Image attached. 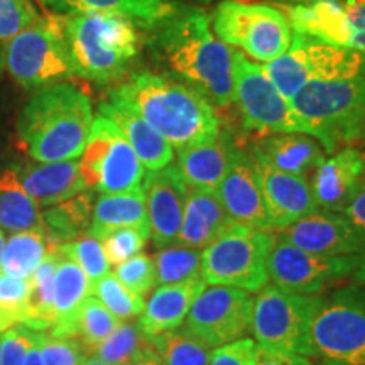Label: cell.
I'll return each mask as SVG.
<instances>
[{
  "label": "cell",
  "instance_id": "cell-35",
  "mask_svg": "<svg viewBox=\"0 0 365 365\" xmlns=\"http://www.w3.org/2000/svg\"><path fill=\"white\" fill-rule=\"evenodd\" d=\"M48 254V242L44 232L27 230L14 234L6 242L2 261H0V274L29 279L39 264Z\"/></svg>",
  "mask_w": 365,
  "mask_h": 365
},
{
  "label": "cell",
  "instance_id": "cell-30",
  "mask_svg": "<svg viewBox=\"0 0 365 365\" xmlns=\"http://www.w3.org/2000/svg\"><path fill=\"white\" fill-rule=\"evenodd\" d=\"M78 14L98 12L120 16L139 27H153L175 17V7L166 0H59Z\"/></svg>",
  "mask_w": 365,
  "mask_h": 365
},
{
  "label": "cell",
  "instance_id": "cell-15",
  "mask_svg": "<svg viewBox=\"0 0 365 365\" xmlns=\"http://www.w3.org/2000/svg\"><path fill=\"white\" fill-rule=\"evenodd\" d=\"M234 100L249 129L264 134H303L298 118L289 107V100L272 85L262 66L247 59L244 53L234 51Z\"/></svg>",
  "mask_w": 365,
  "mask_h": 365
},
{
  "label": "cell",
  "instance_id": "cell-54",
  "mask_svg": "<svg viewBox=\"0 0 365 365\" xmlns=\"http://www.w3.org/2000/svg\"><path fill=\"white\" fill-rule=\"evenodd\" d=\"M81 365H108V364L102 362V360H98L97 357H86L85 362Z\"/></svg>",
  "mask_w": 365,
  "mask_h": 365
},
{
  "label": "cell",
  "instance_id": "cell-8",
  "mask_svg": "<svg viewBox=\"0 0 365 365\" xmlns=\"http://www.w3.org/2000/svg\"><path fill=\"white\" fill-rule=\"evenodd\" d=\"M272 85L291 100L312 81L352 78L365 73V53L336 48L308 36L293 33L284 54L262 66Z\"/></svg>",
  "mask_w": 365,
  "mask_h": 365
},
{
  "label": "cell",
  "instance_id": "cell-7",
  "mask_svg": "<svg viewBox=\"0 0 365 365\" xmlns=\"http://www.w3.org/2000/svg\"><path fill=\"white\" fill-rule=\"evenodd\" d=\"M274 244L272 232L234 223L202 250V279L207 286L259 293L269 284L267 259Z\"/></svg>",
  "mask_w": 365,
  "mask_h": 365
},
{
  "label": "cell",
  "instance_id": "cell-16",
  "mask_svg": "<svg viewBox=\"0 0 365 365\" xmlns=\"http://www.w3.org/2000/svg\"><path fill=\"white\" fill-rule=\"evenodd\" d=\"M252 158L272 230H282L317 212L318 205L307 178L277 170L255 148Z\"/></svg>",
  "mask_w": 365,
  "mask_h": 365
},
{
  "label": "cell",
  "instance_id": "cell-29",
  "mask_svg": "<svg viewBox=\"0 0 365 365\" xmlns=\"http://www.w3.org/2000/svg\"><path fill=\"white\" fill-rule=\"evenodd\" d=\"M0 228L12 234L44 232L39 205L26 193L12 168L0 173Z\"/></svg>",
  "mask_w": 365,
  "mask_h": 365
},
{
  "label": "cell",
  "instance_id": "cell-11",
  "mask_svg": "<svg viewBox=\"0 0 365 365\" xmlns=\"http://www.w3.org/2000/svg\"><path fill=\"white\" fill-rule=\"evenodd\" d=\"M78 166L85 188L102 195L129 193L140 188L145 176V168L124 134L102 113L93 117Z\"/></svg>",
  "mask_w": 365,
  "mask_h": 365
},
{
  "label": "cell",
  "instance_id": "cell-39",
  "mask_svg": "<svg viewBox=\"0 0 365 365\" xmlns=\"http://www.w3.org/2000/svg\"><path fill=\"white\" fill-rule=\"evenodd\" d=\"M91 296H95L118 322H130L132 318L140 317L145 308L144 298L130 293L110 272L91 284Z\"/></svg>",
  "mask_w": 365,
  "mask_h": 365
},
{
  "label": "cell",
  "instance_id": "cell-31",
  "mask_svg": "<svg viewBox=\"0 0 365 365\" xmlns=\"http://www.w3.org/2000/svg\"><path fill=\"white\" fill-rule=\"evenodd\" d=\"M91 296L88 276L73 261L63 257L59 261L53 282V313L54 325L51 333L61 331L75 317L80 304Z\"/></svg>",
  "mask_w": 365,
  "mask_h": 365
},
{
  "label": "cell",
  "instance_id": "cell-24",
  "mask_svg": "<svg viewBox=\"0 0 365 365\" xmlns=\"http://www.w3.org/2000/svg\"><path fill=\"white\" fill-rule=\"evenodd\" d=\"M205 286L207 284L202 277L180 284L159 286L145 303L144 312L137 322L143 328L144 335L149 339L181 328L188 317L191 304L205 289Z\"/></svg>",
  "mask_w": 365,
  "mask_h": 365
},
{
  "label": "cell",
  "instance_id": "cell-4",
  "mask_svg": "<svg viewBox=\"0 0 365 365\" xmlns=\"http://www.w3.org/2000/svg\"><path fill=\"white\" fill-rule=\"evenodd\" d=\"M303 134L312 135L325 153L365 137V73L352 78L322 80L304 85L289 100Z\"/></svg>",
  "mask_w": 365,
  "mask_h": 365
},
{
  "label": "cell",
  "instance_id": "cell-23",
  "mask_svg": "<svg viewBox=\"0 0 365 365\" xmlns=\"http://www.w3.org/2000/svg\"><path fill=\"white\" fill-rule=\"evenodd\" d=\"M234 223L223 208L217 190L188 188L182 223L175 245L203 250Z\"/></svg>",
  "mask_w": 365,
  "mask_h": 365
},
{
  "label": "cell",
  "instance_id": "cell-53",
  "mask_svg": "<svg viewBox=\"0 0 365 365\" xmlns=\"http://www.w3.org/2000/svg\"><path fill=\"white\" fill-rule=\"evenodd\" d=\"M354 279L357 281V284L365 286V254L360 255V266H359V271H357V274H355Z\"/></svg>",
  "mask_w": 365,
  "mask_h": 365
},
{
  "label": "cell",
  "instance_id": "cell-32",
  "mask_svg": "<svg viewBox=\"0 0 365 365\" xmlns=\"http://www.w3.org/2000/svg\"><path fill=\"white\" fill-rule=\"evenodd\" d=\"M63 255L58 252V245H48V254L29 277L31 293L27 301L26 318L21 325L34 331H48L54 325L53 313V282L54 272Z\"/></svg>",
  "mask_w": 365,
  "mask_h": 365
},
{
  "label": "cell",
  "instance_id": "cell-33",
  "mask_svg": "<svg viewBox=\"0 0 365 365\" xmlns=\"http://www.w3.org/2000/svg\"><path fill=\"white\" fill-rule=\"evenodd\" d=\"M91 196L78 193L66 202L53 205L43 213L44 235L48 245H61L88 232L91 223Z\"/></svg>",
  "mask_w": 365,
  "mask_h": 365
},
{
  "label": "cell",
  "instance_id": "cell-27",
  "mask_svg": "<svg viewBox=\"0 0 365 365\" xmlns=\"http://www.w3.org/2000/svg\"><path fill=\"white\" fill-rule=\"evenodd\" d=\"M277 170L307 178L325 161V149L312 135L269 134L254 145Z\"/></svg>",
  "mask_w": 365,
  "mask_h": 365
},
{
  "label": "cell",
  "instance_id": "cell-41",
  "mask_svg": "<svg viewBox=\"0 0 365 365\" xmlns=\"http://www.w3.org/2000/svg\"><path fill=\"white\" fill-rule=\"evenodd\" d=\"M113 276L124 284L130 293L145 298L156 287V267L154 261L145 254H137L115 266Z\"/></svg>",
  "mask_w": 365,
  "mask_h": 365
},
{
  "label": "cell",
  "instance_id": "cell-22",
  "mask_svg": "<svg viewBox=\"0 0 365 365\" xmlns=\"http://www.w3.org/2000/svg\"><path fill=\"white\" fill-rule=\"evenodd\" d=\"M22 188L41 207H53L85 190L76 161L22 163L12 166Z\"/></svg>",
  "mask_w": 365,
  "mask_h": 365
},
{
  "label": "cell",
  "instance_id": "cell-44",
  "mask_svg": "<svg viewBox=\"0 0 365 365\" xmlns=\"http://www.w3.org/2000/svg\"><path fill=\"white\" fill-rule=\"evenodd\" d=\"M29 293V279H17L0 274V317L6 319L9 327L24 322Z\"/></svg>",
  "mask_w": 365,
  "mask_h": 365
},
{
  "label": "cell",
  "instance_id": "cell-43",
  "mask_svg": "<svg viewBox=\"0 0 365 365\" xmlns=\"http://www.w3.org/2000/svg\"><path fill=\"white\" fill-rule=\"evenodd\" d=\"M150 239V234L145 230L134 227L115 228V230L105 234L100 242H102L107 261L112 266H118L127 259L143 252L145 242Z\"/></svg>",
  "mask_w": 365,
  "mask_h": 365
},
{
  "label": "cell",
  "instance_id": "cell-9",
  "mask_svg": "<svg viewBox=\"0 0 365 365\" xmlns=\"http://www.w3.org/2000/svg\"><path fill=\"white\" fill-rule=\"evenodd\" d=\"M319 296H304L267 284L254 298L250 331L257 346L312 357L309 330Z\"/></svg>",
  "mask_w": 365,
  "mask_h": 365
},
{
  "label": "cell",
  "instance_id": "cell-38",
  "mask_svg": "<svg viewBox=\"0 0 365 365\" xmlns=\"http://www.w3.org/2000/svg\"><path fill=\"white\" fill-rule=\"evenodd\" d=\"M156 267V286L180 284L202 277V250L170 245L159 249L153 259Z\"/></svg>",
  "mask_w": 365,
  "mask_h": 365
},
{
  "label": "cell",
  "instance_id": "cell-1",
  "mask_svg": "<svg viewBox=\"0 0 365 365\" xmlns=\"http://www.w3.org/2000/svg\"><path fill=\"white\" fill-rule=\"evenodd\" d=\"M91 124L88 95L73 85L54 83L26 103L17 122V137L34 161H75L83 153Z\"/></svg>",
  "mask_w": 365,
  "mask_h": 365
},
{
  "label": "cell",
  "instance_id": "cell-18",
  "mask_svg": "<svg viewBox=\"0 0 365 365\" xmlns=\"http://www.w3.org/2000/svg\"><path fill=\"white\" fill-rule=\"evenodd\" d=\"M217 193L228 217L235 223L257 230H272L252 153L234 150Z\"/></svg>",
  "mask_w": 365,
  "mask_h": 365
},
{
  "label": "cell",
  "instance_id": "cell-50",
  "mask_svg": "<svg viewBox=\"0 0 365 365\" xmlns=\"http://www.w3.org/2000/svg\"><path fill=\"white\" fill-rule=\"evenodd\" d=\"M346 220L355 227V230L365 239V186L355 195V198L349 203L344 212H341Z\"/></svg>",
  "mask_w": 365,
  "mask_h": 365
},
{
  "label": "cell",
  "instance_id": "cell-10",
  "mask_svg": "<svg viewBox=\"0 0 365 365\" xmlns=\"http://www.w3.org/2000/svg\"><path fill=\"white\" fill-rule=\"evenodd\" d=\"M213 31L223 44L239 48L262 63L284 54L293 41L289 21L279 9L237 0L218 4L213 14Z\"/></svg>",
  "mask_w": 365,
  "mask_h": 365
},
{
  "label": "cell",
  "instance_id": "cell-3",
  "mask_svg": "<svg viewBox=\"0 0 365 365\" xmlns=\"http://www.w3.org/2000/svg\"><path fill=\"white\" fill-rule=\"evenodd\" d=\"M164 56L178 75L220 107L234 100L232 51L210 29L207 14L193 11L176 17L161 34Z\"/></svg>",
  "mask_w": 365,
  "mask_h": 365
},
{
  "label": "cell",
  "instance_id": "cell-25",
  "mask_svg": "<svg viewBox=\"0 0 365 365\" xmlns=\"http://www.w3.org/2000/svg\"><path fill=\"white\" fill-rule=\"evenodd\" d=\"M287 21L293 33L350 49L352 34L344 0H313L287 7Z\"/></svg>",
  "mask_w": 365,
  "mask_h": 365
},
{
  "label": "cell",
  "instance_id": "cell-49",
  "mask_svg": "<svg viewBox=\"0 0 365 365\" xmlns=\"http://www.w3.org/2000/svg\"><path fill=\"white\" fill-rule=\"evenodd\" d=\"M255 365H313L312 360L303 355L294 354H282V352H272V350H266L257 346V359H255Z\"/></svg>",
  "mask_w": 365,
  "mask_h": 365
},
{
  "label": "cell",
  "instance_id": "cell-46",
  "mask_svg": "<svg viewBox=\"0 0 365 365\" xmlns=\"http://www.w3.org/2000/svg\"><path fill=\"white\" fill-rule=\"evenodd\" d=\"M36 331L24 325H14L0 335V365H24Z\"/></svg>",
  "mask_w": 365,
  "mask_h": 365
},
{
  "label": "cell",
  "instance_id": "cell-14",
  "mask_svg": "<svg viewBox=\"0 0 365 365\" xmlns=\"http://www.w3.org/2000/svg\"><path fill=\"white\" fill-rule=\"evenodd\" d=\"M254 298L230 286H205L182 323V330L210 350L245 339L252 327Z\"/></svg>",
  "mask_w": 365,
  "mask_h": 365
},
{
  "label": "cell",
  "instance_id": "cell-55",
  "mask_svg": "<svg viewBox=\"0 0 365 365\" xmlns=\"http://www.w3.org/2000/svg\"><path fill=\"white\" fill-rule=\"evenodd\" d=\"M4 247H6V235H4V230L0 228V261H2Z\"/></svg>",
  "mask_w": 365,
  "mask_h": 365
},
{
  "label": "cell",
  "instance_id": "cell-19",
  "mask_svg": "<svg viewBox=\"0 0 365 365\" xmlns=\"http://www.w3.org/2000/svg\"><path fill=\"white\" fill-rule=\"evenodd\" d=\"M284 239L304 252L317 255H362L365 239L341 213L314 212L293 225L277 230Z\"/></svg>",
  "mask_w": 365,
  "mask_h": 365
},
{
  "label": "cell",
  "instance_id": "cell-20",
  "mask_svg": "<svg viewBox=\"0 0 365 365\" xmlns=\"http://www.w3.org/2000/svg\"><path fill=\"white\" fill-rule=\"evenodd\" d=\"M309 186L318 208L341 213L365 186V149L335 150L313 171Z\"/></svg>",
  "mask_w": 365,
  "mask_h": 365
},
{
  "label": "cell",
  "instance_id": "cell-6",
  "mask_svg": "<svg viewBox=\"0 0 365 365\" xmlns=\"http://www.w3.org/2000/svg\"><path fill=\"white\" fill-rule=\"evenodd\" d=\"M309 345L319 365H365V286H345L319 298Z\"/></svg>",
  "mask_w": 365,
  "mask_h": 365
},
{
  "label": "cell",
  "instance_id": "cell-42",
  "mask_svg": "<svg viewBox=\"0 0 365 365\" xmlns=\"http://www.w3.org/2000/svg\"><path fill=\"white\" fill-rule=\"evenodd\" d=\"M38 345L44 365H81L86 359L83 344L71 336L38 331Z\"/></svg>",
  "mask_w": 365,
  "mask_h": 365
},
{
  "label": "cell",
  "instance_id": "cell-5",
  "mask_svg": "<svg viewBox=\"0 0 365 365\" xmlns=\"http://www.w3.org/2000/svg\"><path fill=\"white\" fill-rule=\"evenodd\" d=\"M75 76L110 81L122 76L139 51L135 26L113 14H75L59 16Z\"/></svg>",
  "mask_w": 365,
  "mask_h": 365
},
{
  "label": "cell",
  "instance_id": "cell-26",
  "mask_svg": "<svg viewBox=\"0 0 365 365\" xmlns=\"http://www.w3.org/2000/svg\"><path fill=\"white\" fill-rule=\"evenodd\" d=\"M178 150V164L188 188L217 190L234 156V143L220 132L215 139L186 145Z\"/></svg>",
  "mask_w": 365,
  "mask_h": 365
},
{
  "label": "cell",
  "instance_id": "cell-52",
  "mask_svg": "<svg viewBox=\"0 0 365 365\" xmlns=\"http://www.w3.org/2000/svg\"><path fill=\"white\" fill-rule=\"evenodd\" d=\"M24 365H44L43 359H41L39 345H38V331H36L33 345H31V349L27 350V355L24 359Z\"/></svg>",
  "mask_w": 365,
  "mask_h": 365
},
{
  "label": "cell",
  "instance_id": "cell-17",
  "mask_svg": "<svg viewBox=\"0 0 365 365\" xmlns=\"http://www.w3.org/2000/svg\"><path fill=\"white\" fill-rule=\"evenodd\" d=\"M145 208H148L150 239L158 249L176 244L182 223L188 185L175 164L144 176Z\"/></svg>",
  "mask_w": 365,
  "mask_h": 365
},
{
  "label": "cell",
  "instance_id": "cell-57",
  "mask_svg": "<svg viewBox=\"0 0 365 365\" xmlns=\"http://www.w3.org/2000/svg\"><path fill=\"white\" fill-rule=\"evenodd\" d=\"M4 70V48L0 46V71Z\"/></svg>",
  "mask_w": 365,
  "mask_h": 365
},
{
  "label": "cell",
  "instance_id": "cell-12",
  "mask_svg": "<svg viewBox=\"0 0 365 365\" xmlns=\"http://www.w3.org/2000/svg\"><path fill=\"white\" fill-rule=\"evenodd\" d=\"M4 68L24 88L54 85L75 76L65 41L61 36L59 16L38 17L27 29L9 41L4 48Z\"/></svg>",
  "mask_w": 365,
  "mask_h": 365
},
{
  "label": "cell",
  "instance_id": "cell-56",
  "mask_svg": "<svg viewBox=\"0 0 365 365\" xmlns=\"http://www.w3.org/2000/svg\"><path fill=\"white\" fill-rule=\"evenodd\" d=\"M272 2H282V4H308V2H313V0H272Z\"/></svg>",
  "mask_w": 365,
  "mask_h": 365
},
{
  "label": "cell",
  "instance_id": "cell-40",
  "mask_svg": "<svg viewBox=\"0 0 365 365\" xmlns=\"http://www.w3.org/2000/svg\"><path fill=\"white\" fill-rule=\"evenodd\" d=\"M58 252L81 267L91 284L110 272V262L107 261L102 242L88 234L58 245Z\"/></svg>",
  "mask_w": 365,
  "mask_h": 365
},
{
  "label": "cell",
  "instance_id": "cell-34",
  "mask_svg": "<svg viewBox=\"0 0 365 365\" xmlns=\"http://www.w3.org/2000/svg\"><path fill=\"white\" fill-rule=\"evenodd\" d=\"M118 319L103 307L95 296H88L80 308L76 309L75 317L68 327L61 331L51 333L58 336H71V339L80 340L86 352H93L97 346L112 335V331L118 327Z\"/></svg>",
  "mask_w": 365,
  "mask_h": 365
},
{
  "label": "cell",
  "instance_id": "cell-21",
  "mask_svg": "<svg viewBox=\"0 0 365 365\" xmlns=\"http://www.w3.org/2000/svg\"><path fill=\"white\" fill-rule=\"evenodd\" d=\"M100 113L115 122L145 170L158 171L173 163L175 149L171 148V144L163 135H159L139 115V112L115 91H112L108 102L100 103Z\"/></svg>",
  "mask_w": 365,
  "mask_h": 365
},
{
  "label": "cell",
  "instance_id": "cell-51",
  "mask_svg": "<svg viewBox=\"0 0 365 365\" xmlns=\"http://www.w3.org/2000/svg\"><path fill=\"white\" fill-rule=\"evenodd\" d=\"M130 365H164V364H163V360L158 357V354L154 352L153 346L149 345L148 349H145L144 352L139 355V359H137L135 362Z\"/></svg>",
  "mask_w": 365,
  "mask_h": 365
},
{
  "label": "cell",
  "instance_id": "cell-47",
  "mask_svg": "<svg viewBox=\"0 0 365 365\" xmlns=\"http://www.w3.org/2000/svg\"><path fill=\"white\" fill-rule=\"evenodd\" d=\"M257 344L252 339H240L212 350L210 365H255Z\"/></svg>",
  "mask_w": 365,
  "mask_h": 365
},
{
  "label": "cell",
  "instance_id": "cell-48",
  "mask_svg": "<svg viewBox=\"0 0 365 365\" xmlns=\"http://www.w3.org/2000/svg\"><path fill=\"white\" fill-rule=\"evenodd\" d=\"M350 24V49L365 53V0H344Z\"/></svg>",
  "mask_w": 365,
  "mask_h": 365
},
{
  "label": "cell",
  "instance_id": "cell-13",
  "mask_svg": "<svg viewBox=\"0 0 365 365\" xmlns=\"http://www.w3.org/2000/svg\"><path fill=\"white\" fill-rule=\"evenodd\" d=\"M360 255H317L304 252L276 235L269 254V281L282 291L304 296H319L335 282L355 277Z\"/></svg>",
  "mask_w": 365,
  "mask_h": 365
},
{
  "label": "cell",
  "instance_id": "cell-45",
  "mask_svg": "<svg viewBox=\"0 0 365 365\" xmlns=\"http://www.w3.org/2000/svg\"><path fill=\"white\" fill-rule=\"evenodd\" d=\"M38 17L29 0H0V43L16 38Z\"/></svg>",
  "mask_w": 365,
  "mask_h": 365
},
{
  "label": "cell",
  "instance_id": "cell-36",
  "mask_svg": "<svg viewBox=\"0 0 365 365\" xmlns=\"http://www.w3.org/2000/svg\"><path fill=\"white\" fill-rule=\"evenodd\" d=\"M149 345L164 365H210L212 357V350L182 328L149 336Z\"/></svg>",
  "mask_w": 365,
  "mask_h": 365
},
{
  "label": "cell",
  "instance_id": "cell-2",
  "mask_svg": "<svg viewBox=\"0 0 365 365\" xmlns=\"http://www.w3.org/2000/svg\"><path fill=\"white\" fill-rule=\"evenodd\" d=\"M113 91L173 149L205 143L220 134V118L198 90L153 73H139Z\"/></svg>",
  "mask_w": 365,
  "mask_h": 365
},
{
  "label": "cell",
  "instance_id": "cell-37",
  "mask_svg": "<svg viewBox=\"0 0 365 365\" xmlns=\"http://www.w3.org/2000/svg\"><path fill=\"white\" fill-rule=\"evenodd\" d=\"M149 346L139 323L120 322L112 335L93 350V357L108 365H130Z\"/></svg>",
  "mask_w": 365,
  "mask_h": 365
},
{
  "label": "cell",
  "instance_id": "cell-28",
  "mask_svg": "<svg viewBox=\"0 0 365 365\" xmlns=\"http://www.w3.org/2000/svg\"><path fill=\"white\" fill-rule=\"evenodd\" d=\"M124 227L140 228L150 234L143 186L129 193L102 195L93 205L88 235L100 240L108 232Z\"/></svg>",
  "mask_w": 365,
  "mask_h": 365
}]
</instances>
